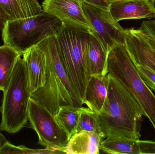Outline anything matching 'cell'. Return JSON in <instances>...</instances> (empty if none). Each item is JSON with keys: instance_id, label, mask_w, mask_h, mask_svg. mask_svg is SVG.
Segmentation results:
<instances>
[{"instance_id": "8", "label": "cell", "mask_w": 155, "mask_h": 154, "mask_svg": "<svg viewBox=\"0 0 155 154\" xmlns=\"http://www.w3.org/2000/svg\"><path fill=\"white\" fill-rule=\"evenodd\" d=\"M82 7L87 21L92 25L94 34L106 51L125 43L127 30L116 21L109 9L95 6L81 0Z\"/></svg>"}, {"instance_id": "14", "label": "cell", "mask_w": 155, "mask_h": 154, "mask_svg": "<svg viewBox=\"0 0 155 154\" xmlns=\"http://www.w3.org/2000/svg\"><path fill=\"white\" fill-rule=\"evenodd\" d=\"M86 63L89 76L107 74L108 53L94 33H90L86 45Z\"/></svg>"}, {"instance_id": "20", "label": "cell", "mask_w": 155, "mask_h": 154, "mask_svg": "<svg viewBox=\"0 0 155 154\" xmlns=\"http://www.w3.org/2000/svg\"><path fill=\"white\" fill-rule=\"evenodd\" d=\"M80 116L76 134L81 131H86L102 135L98 124V114L88 108L82 106L80 108Z\"/></svg>"}, {"instance_id": "22", "label": "cell", "mask_w": 155, "mask_h": 154, "mask_svg": "<svg viewBox=\"0 0 155 154\" xmlns=\"http://www.w3.org/2000/svg\"><path fill=\"white\" fill-rule=\"evenodd\" d=\"M135 65L140 77L147 86L155 91V72L148 67L141 64Z\"/></svg>"}, {"instance_id": "4", "label": "cell", "mask_w": 155, "mask_h": 154, "mask_svg": "<svg viewBox=\"0 0 155 154\" xmlns=\"http://www.w3.org/2000/svg\"><path fill=\"white\" fill-rule=\"evenodd\" d=\"M3 92L0 131L16 134L28 122L29 101L31 96L27 68L21 56L17 59L11 79Z\"/></svg>"}, {"instance_id": "13", "label": "cell", "mask_w": 155, "mask_h": 154, "mask_svg": "<svg viewBox=\"0 0 155 154\" xmlns=\"http://www.w3.org/2000/svg\"><path fill=\"white\" fill-rule=\"evenodd\" d=\"M28 73L31 94L42 87L46 81V56L39 45H35L23 55Z\"/></svg>"}, {"instance_id": "10", "label": "cell", "mask_w": 155, "mask_h": 154, "mask_svg": "<svg viewBox=\"0 0 155 154\" xmlns=\"http://www.w3.org/2000/svg\"><path fill=\"white\" fill-rule=\"evenodd\" d=\"M109 10L117 22L124 20L155 18L153 0H113Z\"/></svg>"}, {"instance_id": "1", "label": "cell", "mask_w": 155, "mask_h": 154, "mask_svg": "<svg viewBox=\"0 0 155 154\" xmlns=\"http://www.w3.org/2000/svg\"><path fill=\"white\" fill-rule=\"evenodd\" d=\"M108 90L104 105L97 115L104 139L119 137L139 139L144 112L133 95L108 74Z\"/></svg>"}, {"instance_id": "24", "label": "cell", "mask_w": 155, "mask_h": 154, "mask_svg": "<svg viewBox=\"0 0 155 154\" xmlns=\"http://www.w3.org/2000/svg\"><path fill=\"white\" fill-rule=\"evenodd\" d=\"M7 20L6 17L2 14L0 13V31L2 30Z\"/></svg>"}, {"instance_id": "25", "label": "cell", "mask_w": 155, "mask_h": 154, "mask_svg": "<svg viewBox=\"0 0 155 154\" xmlns=\"http://www.w3.org/2000/svg\"><path fill=\"white\" fill-rule=\"evenodd\" d=\"M8 142L2 133H0V151L4 146Z\"/></svg>"}, {"instance_id": "28", "label": "cell", "mask_w": 155, "mask_h": 154, "mask_svg": "<svg viewBox=\"0 0 155 154\" xmlns=\"http://www.w3.org/2000/svg\"><path fill=\"white\" fill-rule=\"evenodd\" d=\"M153 1L154 2H155V0H153Z\"/></svg>"}, {"instance_id": "19", "label": "cell", "mask_w": 155, "mask_h": 154, "mask_svg": "<svg viewBox=\"0 0 155 154\" xmlns=\"http://www.w3.org/2000/svg\"><path fill=\"white\" fill-rule=\"evenodd\" d=\"M80 108L70 105L61 106L54 115L57 123L68 134L69 140L76 134L80 116Z\"/></svg>"}, {"instance_id": "7", "label": "cell", "mask_w": 155, "mask_h": 154, "mask_svg": "<svg viewBox=\"0 0 155 154\" xmlns=\"http://www.w3.org/2000/svg\"><path fill=\"white\" fill-rule=\"evenodd\" d=\"M28 121L31 127L38 135L39 144L64 152L69 141L68 134L45 107L31 98L29 101Z\"/></svg>"}, {"instance_id": "23", "label": "cell", "mask_w": 155, "mask_h": 154, "mask_svg": "<svg viewBox=\"0 0 155 154\" xmlns=\"http://www.w3.org/2000/svg\"><path fill=\"white\" fill-rule=\"evenodd\" d=\"M86 2L95 6L104 9H109V6L113 0H83Z\"/></svg>"}, {"instance_id": "18", "label": "cell", "mask_w": 155, "mask_h": 154, "mask_svg": "<svg viewBox=\"0 0 155 154\" xmlns=\"http://www.w3.org/2000/svg\"><path fill=\"white\" fill-rule=\"evenodd\" d=\"M21 56L11 46H0V90L3 91L11 79L18 58Z\"/></svg>"}, {"instance_id": "26", "label": "cell", "mask_w": 155, "mask_h": 154, "mask_svg": "<svg viewBox=\"0 0 155 154\" xmlns=\"http://www.w3.org/2000/svg\"><path fill=\"white\" fill-rule=\"evenodd\" d=\"M0 13H1L2 14H4V15H5L4 14V13L2 11V10L1 9V8H0Z\"/></svg>"}, {"instance_id": "9", "label": "cell", "mask_w": 155, "mask_h": 154, "mask_svg": "<svg viewBox=\"0 0 155 154\" xmlns=\"http://www.w3.org/2000/svg\"><path fill=\"white\" fill-rule=\"evenodd\" d=\"M42 11L57 17L65 25L85 29L94 33L82 7L81 0H44Z\"/></svg>"}, {"instance_id": "16", "label": "cell", "mask_w": 155, "mask_h": 154, "mask_svg": "<svg viewBox=\"0 0 155 154\" xmlns=\"http://www.w3.org/2000/svg\"><path fill=\"white\" fill-rule=\"evenodd\" d=\"M108 74L104 76H91L85 92L84 104L98 114L106 98L108 90Z\"/></svg>"}, {"instance_id": "5", "label": "cell", "mask_w": 155, "mask_h": 154, "mask_svg": "<svg viewBox=\"0 0 155 154\" xmlns=\"http://www.w3.org/2000/svg\"><path fill=\"white\" fill-rule=\"evenodd\" d=\"M62 25L57 17L42 11L31 17L7 20L2 31V39L4 44L23 55L45 39L55 37Z\"/></svg>"}, {"instance_id": "2", "label": "cell", "mask_w": 155, "mask_h": 154, "mask_svg": "<svg viewBox=\"0 0 155 154\" xmlns=\"http://www.w3.org/2000/svg\"><path fill=\"white\" fill-rule=\"evenodd\" d=\"M38 45L46 56V81L43 87L32 93L31 98L45 107L54 116L61 106H83L84 104L61 60L55 37L47 38Z\"/></svg>"}, {"instance_id": "17", "label": "cell", "mask_w": 155, "mask_h": 154, "mask_svg": "<svg viewBox=\"0 0 155 154\" xmlns=\"http://www.w3.org/2000/svg\"><path fill=\"white\" fill-rule=\"evenodd\" d=\"M0 8L7 20L27 18L42 11L38 0H0Z\"/></svg>"}, {"instance_id": "15", "label": "cell", "mask_w": 155, "mask_h": 154, "mask_svg": "<svg viewBox=\"0 0 155 154\" xmlns=\"http://www.w3.org/2000/svg\"><path fill=\"white\" fill-rule=\"evenodd\" d=\"M104 139L101 134L81 131L75 134L69 140L64 152L65 154H99L100 145Z\"/></svg>"}, {"instance_id": "12", "label": "cell", "mask_w": 155, "mask_h": 154, "mask_svg": "<svg viewBox=\"0 0 155 154\" xmlns=\"http://www.w3.org/2000/svg\"><path fill=\"white\" fill-rule=\"evenodd\" d=\"M112 154H155V142L119 137H107L100 145V152Z\"/></svg>"}, {"instance_id": "27", "label": "cell", "mask_w": 155, "mask_h": 154, "mask_svg": "<svg viewBox=\"0 0 155 154\" xmlns=\"http://www.w3.org/2000/svg\"><path fill=\"white\" fill-rule=\"evenodd\" d=\"M0 111H1V107L0 106Z\"/></svg>"}, {"instance_id": "21", "label": "cell", "mask_w": 155, "mask_h": 154, "mask_svg": "<svg viewBox=\"0 0 155 154\" xmlns=\"http://www.w3.org/2000/svg\"><path fill=\"white\" fill-rule=\"evenodd\" d=\"M64 153L63 151L56 148L46 147L42 149H33L27 148L23 146H15L7 142L0 151L2 154H56Z\"/></svg>"}, {"instance_id": "6", "label": "cell", "mask_w": 155, "mask_h": 154, "mask_svg": "<svg viewBox=\"0 0 155 154\" xmlns=\"http://www.w3.org/2000/svg\"><path fill=\"white\" fill-rule=\"evenodd\" d=\"M107 74L120 82L136 99L155 130V96L139 75L125 44L108 53Z\"/></svg>"}, {"instance_id": "3", "label": "cell", "mask_w": 155, "mask_h": 154, "mask_svg": "<svg viewBox=\"0 0 155 154\" xmlns=\"http://www.w3.org/2000/svg\"><path fill=\"white\" fill-rule=\"evenodd\" d=\"M90 33L83 28L63 24L55 36L61 60L83 104L87 86L91 77L87 72L85 53Z\"/></svg>"}, {"instance_id": "11", "label": "cell", "mask_w": 155, "mask_h": 154, "mask_svg": "<svg viewBox=\"0 0 155 154\" xmlns=\"http://www.w3.org/2000/svg\"><path fill=\"white\" fill-rule=\"evenodd\" d=\"M125 45L135 65H144L155 72V49L140 28L127 30Z\"/></svg>"}]
</instances>
